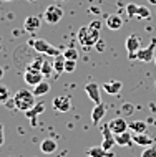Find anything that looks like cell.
<instances>
[{
    "mask_svg": "<svg viewBox=\"0 0 156 157\" xmlns=\"http://www.w3.org/2000/svg\"><path fill=\"white\" fill-rule=\"evenodd\" d=\"M5 144V134H3V124H0V146Z\"/></svg>",
    "mask_w": 156,
    "mask_h": 157,
    "instance_id": "e575fe53",
    "label": "cell"
},
{
    "mask_svg": "<svg viewBox=\"0 0 156 157\" xmlns=\"http://www.w3.org/2000/svg\"><path fill=\"white\" fill-rule=\"evenodd\" d=\"M133 111H134V106L130 104V103H126V104L121 106V113H123V114H131Z\"/></svg>",
    "mask_w": 156,
    "mask_h": 157,
    "instance_id": "1f68e13d",
    "label": "cell"
},
{
    "mask_svg": "<svg viewBox=\"0 0 156 157\" xmlns=\"http://www.w3.org/2000/svg\"><path fill=\"white\" fill-rule=\"evenodd\" d=\"M35 94L33 91H28V90H18L14 96V108H17L18 111H30V109L35 106Z\"/></svg>",
    "mask_w": 156,
    "mask_h": 157,
    "instance_id": "6da1fadb",
    "label": "cell"
},
{
    "mask_svg": "<svg viewBox=\"0 0 156 157\" xmlns=\"http://www.w3.org/2000/svg\"><path fill=\"white\" fill-rule=\"evenodd\" d=\"M102 136H103V142H102V147L105 151H111L113 149V146L116 144V139H115V134L111 132V129H110V126L108 124H105L103 126V129H102Z\"/></svg>",
    "mask_w": 156,
    "mask_h": 157,
    "instance_id": "8992f818",
    "label": "cell"
},
{
    "mask_svg": "<svg viewBox=\"0 0 156 157\" xmlns=\"http://www.w3.org/2000/svg\"><path fill=\"white\" fill-rule=\"evenodd\" d=\"M40 25H42V20L38 18V17L30 15V17H27V20H25L23 28H25V32H28V33H35L40 28Z\"/></svg>",
    "mask_w": 156,
    "mask_h": 157,
    "instance_id": "8fae6325",
    "label": "cell"
},
{
    "mask_svg": "<svg viewBox=\"0 0 156 157\" xmlns=\"http://www.w3.org/2000/svg\"><path fill=\"white\" fill-rule=\"evenodd\" d=\"M115 139H116V144L121 146V147H130L133 144V134H130L128 131L123 132V134H116Z\"/></svg>",
    "mask_w": 156,
    "mask_h": 157,
    "instance_id": "e0dca14e",
    "label": "cell"
},
{
    "mask_svg": "<svg viewBox=\"0 0 156 157\" xmlns=\"http://www.w3.org/2000/svg\"><path fill=\"white\" fill-rule=\"evenodd\" d=\"M105 114H106V108H105V104L103 103L95 104L93 111H91V122H93V124H98V122L105 117Z\"/></svg>",
    "mask_w": 156,
    "mask_h": 157,
    "instance_id": "4fadbf2b",
    "label": "cell"
},
{
    "mask_svg": "<svg viewBox=\"0 0 156 157\" xmlns=\"http://www.w3.org/2000/svg\"><path fill=\"white\" fill-rule=\"evenodd\" d=\"M106 27L110 30H120L121 27H123V20H121V17L118 13H113V15H108L106 17Z\"/></svg>",
    "mask_w": 156,
    "mask_h": 157,
    "instance_id": "5bb4252c",
    "label": "cell"
},
{
    "mask_svg": "<svg viewBox=\"0 0 156 157\" xmlns=\"http://www.w3.org/2000/svg\"><path fill=\"white\" fill-rule=\"evenodd\" d=\"M141 157H156V147H146L145 151L141 152Z\"/></svg>",
    "mask_w": 156,
    "mask_h": 157,
    "instance_id": "4dcf8cb0",
    "label": "cell"
},
{
    "mask_svg": "<svg viewBox=\"0 0 156 157\" xmlns=\"http://www.w3.org/2000/svg\"><path fill=\"white\" fill-rule=\"evenodd\" d=\"M52 104L58 113H68L71 109V101H70L68 96H57Z\"/></svg>",
    "mask_w": 156,
    "mask_h": 157,
    "instance_id": "ba28073f",
    "label": "cell"
},
{
    "mask_svg": "<svg viewBox=\"0 0 156 157\" xmlns=\"http://www.w3.org/2000/svg\"><path fill=\"white\" fill-rule=\"evenodd\" d=\"M8 99H10V91H8V88L0 84V104H5Z\"/></svg>",
    "mask_w": 156,
    "mask_h": 157,
    "instance_id": "484cf974",
    "label": "cell"
},
{
    "mask_svg": "<svg viewBox=\"0 0 156 157\" xmlns=\"http://www.w3.org/2000/svg\"><path fill=\"white\" fill-rule=\"evenodd\" d=\"M78 41L82 46H85V48H90V46H95L96 41L100 40V30H93V28H90L86 25V27H82L78 30Z\"/></svg>",
    "mask_w": 156,
    "mask_h": 157,
    "instance_id": "3957f363",
    "label": "cell"
},
{
    "mask_svg": "<svg viewBox=\"0 0 156 157\" xmlns=\"http://www.w3.org/2000/svg\"><path fill=\"white\" fill-rule=\"evenodd\" d=\"M48 91H50V83L47 81H42L37 86H33V94L35 96H45Z\"/></svg>",
    "mask_w": 156,
    "mask_h": 157,
    "instance_id": "603a6c76",
    "label": "cell"
},
{
    "mask_svg": "<svg viewBox=\"0 0 156 157\" xmlns=\"http://www.w3.org/2000/svg\"><path fill=\"white\" fill-rule=\"evenodd\" d=\"M65 56H63V53L62 55H58V56H55V60H53V70H55V73L57 75H60L65 71Z\"/></svg>",
    "mask_w": 156,
    "mask_h": 157,
    "instance_id": "7402d4cb",
    "label": "cell"
},
{
    "mask_svg": "<svg viewBox=\"0 0 156 157\" xmlns=\"http://www.w3.org/2000/svg\"><path fill=\"white\" fill-rule=\"evenodd\" d=\"M63 18V8L58 5H48L43 12V20L50 25L58 23Z\"/></svg>",
    "mask_w": 156,
    "mask_h": 157,
    "instance_id": "277c9868",
    "label": "cell"
},
{
    "mask_svg": "<svg viewBox=\"0 0 156 157\" xmlns=\"http://www.w3.org/2000/svg\"><path fill=\"white\" fill-rule=\"evenodd\" d=\"M121 88H123V83L121 81H106V83H103V90L111 96H116L118 93L121 91Z\"/></svg>",
    "mask_w": 156,
    "mask_h": 157,
    "instance_id": "9a60e30c",
    "label": "cell"
},
{
    "mask_svg": "<svg viewBox=\"0 0 156 157\" xmlns=\"http://www.w3.org/2000/svg\"><path fill=\"white\" fill-rule=\"evenodd\" d=\"M77 70V61L75 60H66L65 61V71L66 73H73Z\"/></svg>",
    "mask_w": 156,
    "mask_h": 157,
    "instance_id": "f546056e",
    "label": "cell"
},
{
    "mask_svg": "<svg viewBox=\"0 0 156 157\" xmlns=\"http://www.w3.org/2000/svg\"><path fill=\"white\" fill-rule=\"evenodd\" d=\"M128 126H130V129H131L133 132H136V134H145L146 129H148L146 122L141 121V119H138V121H130Z\"/></svg>",
    "mask_w": 156,
    "mask_h": 157,
    "instance_id": "d6986e66",
    "label": "cell"
},
{
    "mask_svg": "<svg viewBox=\"0 0 156 157\" xmlns=\"http://www.w3.org/2000/svg\"><path fill=\"white\" fill-rule=\"evenodd\" d=\"M43 109H45V104H43V103H38V104L33 106L30 111L25 113V114H27L28 119H32V124H33V126H35V119H37V116H38L40 113H43Z\"/></svg>",
    "mask_w": 156,
    "mask_h": 157,
    "instance_id": "ffe728a7",
    "label": "cell"
},
{
    "mask_svg": "<svg viewBox=\"0 0 156 157\" xmlns=\"http://www.w3.org/2000/svg\"><path fill=\"white\" fill-rule=\"evenodd\" d=\"M63 56H65V60H78V52L75 48H66L63 50Z\"/></svg>",
    "mask_w": 156,
    "mask_h": 157,
    "instance_id": "d4e9b609",
    "label": "cell"
},
{
    "mask_svg": "<svg viewBox=\"0 0 156 157\" xmlns=\"http://www.w3.org/2000/svg\"><path fill=\"white\" fill-rule=\"evenodd\" d=\"M108 126H110V129H111V132L113 134H123L128 131V121H125V117H115V119H111L108 122Z\"/></svg>",
    "mask_w": 156,
    "mask_h": 157,
    "instance_id": "52a82bcc",
    "label": "cell"
},
{
    "mask_svg": "<svg viewBox=\"0 0 156 157\" xmlns=\"http://www.w3.org/2000/svg\"><path fill=\"white\" fill-rule=\"evenodd\" d=\"M90 28H93V30H100V27H102V22L100 20H95V22H91L90 25H88Z\"/></svg>",
    "mask_w": 156,
    "mask_h": 157,
    "instance_id": "d6a6232c",
    "label": "cell"
},
{
    "mask_svg": "<svg viewBox=\"0 0 156 157\" xmlns=\"http://www.w3.org/2000/svg\"><path fill=\"white\" fill-rule=\"evenodd\" d=\"M86 154L90 157H111L108 151H105L102 146H95V147H90V149L86 151Z\"/></svg>",
    "mask_w": 156,
    "mask_h": 157,
    "instance_id": "44dd1931",
    "label": "cell"
},
{
    "mask_svg": "<svg viewBox=\"0 0 156 157\" xmlns=\"http://www.w3.org/2000/svg\"><path fill=\"white\" fill-rule=\"evenodd\" d=\"M28 45H30L37 53L47 55V56H53L55 58V56H58V55L63 53L58 48H55L53 45H50L47 40H43V38H32V40H28Z\"/></svg>",
    "mask_w": 156,
    "mask_h": 157,
    "instance_id": "7a4b0ae2",
    "label": "cell"
},
{
    "mask_svg": "<svg viewBox=\"0 0 156 157\" xmlns=\"http://www.w3.org/2000/svg\"><path fill=\"white\" fill-rule=\"evenodd\" d=\"M126 13H128V18H134L136 13H138V5L128 3V5H126Z\"/></svg>",
    "mask_w": 156,
    "mask_h": 157,
    "instance_id": "83f0119b",
    "label": "cell"
},
{
    "mask_svg": "<svg viewBox=\"0 0 156 157\" xmlns=\"http://www.w3.org/2000/svg\"><path fill=\"white\" fill-rule=\"evenodd\" d=\"M133 142L134 144H138V146H143V147H150V146H153V137H150V136H146L145 134H136L134 132L133 134Z\"/></svg>",
    "mask_w": 156,
    "mask_h": 157,
    "instance_id": "2e32d148",
    "label": "cell"
},
{
    "mask_svg": "<svg viewBox=\"0 0 156 157\" xmlns=\"http://www.w3.org/2000/svg\"><path fill=\"white\" fill-rule=\"evenodd\" d=\"M125 46L128 53H138V50L141 48V38L138 35H130L125 41Z\"/></svg>",
    "mask_w": 156,
    "mask_h": 157,
    "instance_id": "7c38bea8",
    "label": "cell"
},
{
    "mask_svg": "<svg viewBox=\"0 0 156 157\" xmlns=\"http://www.w3.org/2000/svg\"><path fill=\"white\" fill-rule=\"evenodd\" d=\"M154 48H156V36L151 38V43L145 48H140L136 53V60L140 61H145V63H150V61H154Z\"/></svg>",
    "mask_w": 156,
    "mask_h": 157,
    "instance_id": "5b68a950",
    "label": "cell"
},
{
    "mask_svg": "<svg viewBox=\"0 0 156 157\" xmlns=\"http://www.w3.org/2000/svg\"><path fill=\"white\" fill-rule=\"evenodd\" d=\"M43 61H45L43 55H38V56H37L35 60L27 66V71H42V65H43Z\"/></svg>",
    "mask_w": 156,
    "mask_h": 157,
    "instance_id": "cb8c5ba5",
    "label": "cell"
},
{
    "mask_svg": "<svg viewBox=\"0 0 156 157\" xmlns=\"http://www.w3.org/2000/svg\"><path fill=\"white\" fill-rule=\"evenodd\" d=\"M85 93L88 94L91 101H93L95 104H100L102 103V94H100V86L96 83H88L85 86Z\"/></svg>",
    "mask_w": 156,
    "mask_h": 157,
    "instance_id": "9c48e42d",
    "label": "cell"
},
{
    "mask_svg": "<svg viewBox=\"0 0 156 157\" xmlns=\"http://www.w3.org/2000/svg\"><path fill=\"white\" fill-rule=\"evenodd\" d=\"M28 2H37V0H28Z\"/></svg>",
    "mask_w": 156,
    "mask_h": 157,
    "instance_id": "8d00e7d4",
    "label": "cell"
},
{
    "mask_svg": "<svg viewBox=\"0 0 156 157\" xmlns=\"http://www.w3.org/2000/svg\"><path fill=\"white\" fill-rule=\"evenodd\" d=\"M95 48H96V50H98V52H103V50H105V41L102 40V38H100V40H98V41H96V45H95Z\"/></svg>",
    "mask_w": 156,
    "mask_h": 157,
    "instance_id": "836d02e7",
    "label": "cell"
},
{
    "mask_svg": "<svg viewBox=\"0 0 156 157\" xmlns=\"http://www.w3.org/2000/svg\"><path fill=\"white\" fill-rule=\"evenodd\" d=\"M154 86H156V81H154Z\"/></svg>",
    "mask_w": 156,
    "mask_h": 157,
    "instance_id": "ab89813d",
    "label": "cell"
},
{
    "mask_svg": "<svg viewBox=\"0 0 156 157\" xmlns=\"http://www.w3.org/2000/svg\"><path fill=\"white\" fill-rule=\"evenodd\" d=\"M3 2H10V0H3Z\"/></svg>",
    "mask_w": 156,
    "mask_h": 157,
    "instance_id": "74e56055",
    "label": "cell"
},
{
    "mask_svg": "<svg viewBox=\"0 0 156 157\" xmlns=\"http://www.w3.org/2000/svg\"><path fill=\"white\" fill-rule=\"evenodd\" d=\"M3 73H5V71H3V68H2V66H0V79H2V78H3Z\"/></svg>",
    "mask_w": 156,
    "mask_h": 157,
    "instance_id": "d590c367",
    "label": "cell"
},
{
    "mask_svg": "<svg viewBox=\"0 0 156 157\" xmlns=\"http://www.w3.org/2000/svg\"><path fill=\"white\" fill-rule=\"evenodd\" d=\"M43 78L45 76L42 75V71H27L25 70V73H23V79L28 86H37L38 83L43 81Z\"/></svg>",
    "mask_w": 156,
    "mask_h": 157,
    "instance_id": "30bf717a",
    "label": "cell"
},
{
    "mask_svg": "<svg viewBox=\"0 0 156 157\" xmlns=\"http://www.w3.org/2000/svg\"><path fill=\"white\" fill-rule=\"evenodd\" d=\"M57 142L53 141V139H43V141L40 142V151L43 152V154H53L55 151H57Z\"/></svg>",
    "mask_w": 156,
    "mask_h": 157,
    "instance_id": "ac0fdd59",
    "label": "cell"
},
{
    "mask_svg": "<svg viewBox=\"0 0 156 157\" xmlns=\"http://www.w3.org/2000/svg\"><path fill=\"white\" fill-rule=\"evenodd\" d=\"M53 71H55L53 70V63H50L48 60H45L43 65H42V75H43V76H50Z\"/></svg>",
    "mask_w": 156,
    "mask_h": 157,
    "instance_id": "4316f807",
    "label": "cell"
},
{
    "mask_svg": "<svg viewBox=\"0 0 156 157\" xmlns=\"http://www.w3.org/2000/svg\"><path fill=\"white\" fill-rule=\"evenodd\" d=\"M138 18H145V20H148L150 17H151V12L148 10L146 7H138V13H136Z\"/></svg>",
    "mask_w": 156,
    "mask_h": 157,
    "instance_id": "f1b7e54d",
    "label": "cell"
},
{
    "mask_svg": "<svg viewBox=\"0 0 156 157\" xmlns=\"http://www.w3.org/2000/svg\"><path fill=\"white\" fill-rule=\"evenodd\" d=\"M154 63H156V56H154Z\"/></svg>",
    "mask_w": 156,
    "mask_h": 157,
    "instance_id": "f35d334b",
    "label": "cell"
}]
</instances>
